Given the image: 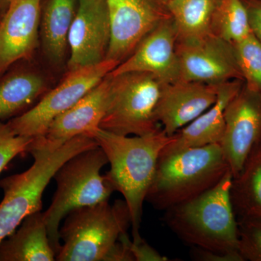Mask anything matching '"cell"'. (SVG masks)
Segmentation results:
<instances>
[{
	"mask_svg": "<svg viewBox=\"0 0 261 261\" xmlns=\"http://www.w3.org/2000/svg\"><path fill=\"white\" fill-rule=\"evenodd\" d=\"M93 137L107 156L111 169L106 177L124 197L130 216L133 241L140 240L142 210L163 149L174 140L163 128L144 136L119 135L96 128Z\"/></svg>",
	"mask_w": 261,
	"mask_h": 261,
	"instance_id": "obj_1",
	"label": "cell"
},
{
	"mask_svg": "<svg viewBox=\"0 0 261 261\" xmlns=\"http://www.w3.org/2000/svg\"><path fill=\"white\" fill-rule=\"evenodd\" d=\"M125 200H108L70 211L60 228L63 240L58 261H133L119 240L130 226Z\"/></svg>",
	"mask_w": 261,
	"mask_h": 261,
	"instance_id": "obj_2",
	"label": "cell"
},
{
	"mask_svg": "<svg viewBox=\"0 0 261 261\" xmlns=\"http://www.w3.org/2000/svg\"><path fill=\"white\" fill-rule=\"evenodd\" d=\"M228 171L216 186L195 198L165 211L164 221L180 240L211 251L238 250V223L230 197Z\"/></svg>",
	"mask_w": 261,
	"mask_h": 261,
	"instance_id": "obj_3",
	"label": "cell"
},
{
	"mask_svg": "<svg viewBox=\"0 0 261 261\" xmlns=\"http://www.w3.org/2000/svg\"><path fill=\"white\" fill-rule=\"evenodd\" d=\"M229 170L220 144L161 153L145 201L168 210L211 190Z\"/></svg>",
	"mask_w": 261,
	"mask_h": 261,
	"instance_id": "obj_4",
	"label": "cell"
},
{
	"mask_svg": "<svg viewBox=\"0 0 261 261\" xmlns=\"http://www.w3.org/2000/svg\"><path fill=\"white\" fill-rule=\"evenodd\" d=\"M88 135L77 136L56 149L31 148L34 161L27 171L0 181L4 197L0 202V243L29 215L42 210V196L60 167L70 158L97 146Z\"/></svg>",
	"mask_w": 261,
	"mask_h": 261,
	"instance_id": "obj_5",
	"label": "cell"
},
{
	"mask_svg": "<svg viewBox=\"0 0 261 261\" xmlns=\"http://www.w3.org/2000/svg\"><path fill=\"white\" fill-rule=\"evenodd\" d=\"M108 163L99 145L65 161L55 174L57 190L44 213L48 235L57 254L61 250L60 225L70 211L109 200L114 190L101 170Z\"/></svg>",
	"mask_w": 261,
	"mask_h": 261,
	"instance_id": "obj_6",
	"label": "cell"
},
{
	"mask_svg": "<svg viewBox=\"0 0 261 261\" xmlns=\"http://www.w3.org/2000/svg\"><path fill=\"white\" fill-rule=\"evenodd\" d=\"M110 75L111 101L99 128L124 136H144L162 128L157 112L166 83L146 72Z\"/></svg>",
	"mask_w": 261,
	"mask_h": 261,
	"instance_id": "obj_7",
	"label": "cell"
},
{
	"mask_svg": "<svg viewBox=\"0 0 261 261\" xmlns=\"http://www.w3.org/2000/svg\"><path fill=\"white\" fill-rule=\"evenodd\" d=\"M117 65L116 62L105 60L97 65L70 70L61 83L48 90L35 106L10 119L8 126L17 135L42 137L55 118L74 106Z\"/></svg>",
	"mask_w": 261,
	"mask_h": 261,
	"instance_id": "obj_8",
	"label": "cell"
},
{
	"mask_svg": "<svg viewBox=\"0 0 261 261\" xmlns=\"http://www.w3.org/2000/svg\"><path fill=\"white\" fill-rule=\"evenodd\" d=\"M111 39L106 60L124 61L160 23L171 18L161 0H106Z\"/></svg>",
	"mask_w": 261,
	"mask_h": 261,
	"instance_id": "obj_9",
	"label": "cell"
},
{
	"mask_svg": "<svg viewBox=\"0 0 261 261\" xmlns=\"http://www.w3.org/2000/svg\"><path fill=\"white\" fill-rule=\"evenodd\" d=\"M179 80L219 84L243 81L234 48L214 34L176 42Z\"/></svg>",
	"mask_w": 261,
	"mask_h": 261,
	"instance_id": "obj_10",
	"label": "cell"
},
{
	"mask_svg": "<svg viewBox=\"0 0 261 261\" xmlns=\"http://www.w3.org/2000/svg\"><path fill=\"white\" fill-rule=\"evenodd\" d=\"M224 119L221 145L234 177L261 141V92L252 90L244 84L226 106Z\"/></svg>",
	"mask_w": 261,
	"mask_h": 261,
	"instance_id": "obj_11",
	"label": "cell"
},
{
	"mask_svg": "<svg viewBox=\"0 0 261 261\" xmlns=\"http://www.w3.org/2000/svg\"><path fill=\"white\" fill-rule=\"evenodd\" d=\"M111 39L106 0H80L68 34V71L102 63Z\"/></svg>",
	"mask_w": 261,
	"mask_h": 261,
	"instance_id": "obj_12",
	"label": "cell"
},
{
	"mask_svg": "<svg viewBox=\"0 0 261 261\" xmlns=\"http://www.w3.org/2000/svg\"><path fill=\"white\" fill-rule=\"evenodd\" d=\"M111 95V75H106L74 106L53 120L47 132L34 138L31 148L56 149L77 136L87 135L99 124L107 112Z\"/></svg>",
	"mask_w": 261,
	"mask_h": 261,
	"instance_id": "obj_13",
	"label": "cell"
},
{
	"mask_svg": "<svg viewBox=\"0 0 261 261\" xmlns=\"http://www.w3.org/2000/svg\"><path fill=\"white\" fill-rule=\"evenodd\" d=\"M43 0H10L0 19V78L15 63L29 61L40 39Z\"/></svg>",
	"mask_w": 261,
	"mask_h": 261,
	"instance_id": "obj_14",
	"label": "cell"
},
{
	"mask_svg": "<svg viewBox=\"0 0 261 261\" xmlns=\"http://www.w3.org/2000/svg\"><path fill=\"white\" fill-rule=\"evenodd\" d=\"M176 42L177 31L171 17L149 33L132 54L110 73L116 75L128 72H146L166 84L176 82L179 80Z\"/></svg>",
	"mask_w": 261,
	"mask_h": 261,
	"instance_id": "obj_15",
	"label": "cell"
},
{
	"mask_svg": "<svg viewBox=\"0 0 261 261\" xmlns=\"http://www.w3.org/2000/svg\"><path fill=\"white\" fill-rule=\"evenodd\" d=\"M219 84L178 80L166 84L158 108V120L172 136L214 106Z\"/></svg>",
	"mask_w": 261,
	"mask_h": 261,
	"instance_id": "obj_16",
	"label": "cell"
},
{
	"mask_svg": "<svg viewBox=\"0 0 261 261\" xmlns=\"http://www.w3.org/2000/svg\"><path fill=\"white\" fill-rule=\"evenodd\" d=\"M243 81L232 80L220 85L214 106L175 134L172 142L161 153L220 144L225 130L224 111L230 101L243 87Z\"/></svg>",
	"mask_w": 261,
	"mask_h": 261,
	"instance_id": "obj_17",
	"label": "cell"
},
{
	"mask_svg": "<svg viewBox=\"0 0 261 261\" xmlns=\"http://www.w3.org/2000/svg\"><path fill=\"white\" fill-rule=\"evenodd\" d=\"M44 213L29 215L0 243V261H54Z\"/></svg>",
	"mask_w": 261,
	"mask_h": 261,
	"instance_id": "obj_18",
	"label": "cell"
},
{
	"mask_svg": "<svg viewBox=\"0 0 261 261\" xmlns=\"http://www.w3.org/2000/svg\"><path fill=\"white\" fill-rule=\"evenodd\" d=\"M48 89L44 75L27 67L9 70L0 78V121L30 110Z\"/></svg>",
	"mask_w": 261,
	"mask_h": 261,
	"instance_id": "obj_19",
	"label": "cell"
},
{
	"mask_svg": "<svg viewBox=\"0 0 261 261\" xmlns=\"http://www.w3.org/2000/svg\"><path fill=\"white\" fill-rule=\"evenodd\" d=\"M80 0H43L40 38L48 59L60 63L68 49L70 27L78 10Z\"/></svg>",
	"mask_w": 261,
	"mask_h": 261,
	"instance_id": "obj_20",
	"label": "cell"
},
{
	"mask_svg": "<svg viewBox=\"0 0 261 261\" xmlns=\"http://www.w3.org/2000/svg\"><path fill=\"white\" fill-rule=\"evenodd\" d=\"M230 197L237 219L261 220V141L233 177Z\"/></svg>",
	"mask_w": 261,
	"mask_h": 261,
	"instance_id": "obj_21",
	"label": "cell"
},
{
	"mask_svg": "<svg viewBox=\"0 0 261 261\" xmlns=\"http://www.w3.org/2000/svg\"><path fill=\"white\" fill-rule=\"evenodd\" d=\"M219 0H171L166 3L177 31V42L194 40L212 33Z\"/></svg>",
	"mask_w": 261,
	"mask_h": 261,
	"instance_id": "obj_22",
	"label": "cell"
},
{
	"mask_svg": "<svg viewBox=\"0 0 261 261\" xmlns=\"http://www.w3.org/2000/svg\"><path fill=\"white\" fill-rule=\"evenodd\" d=\"M212 33L231 44L251 34L243 0H219L213 20Z\"/></svg>",
	"mask_w": 261,
	"mask_h": 261,
	"instance_id": "obj_23",
	"label": "cell"
},
{
	"mask_svg": "<svg viewBox=\"0 0 261 261\" xmlns=\"http://www.w3.org/2000/svg\"><path fill=\"white\" fill-rule=\"evenodd\" d=\"M232 44L244 84L252 90L261 92V43L252 32Z\"/></svg>",
	"mask_w": 261,
	"mask_h": 261,
	"instance_id": "obj_24",
	"label": "cell"
},
{
	"mask_svg": "<svg viewBox=\"0 0 261 261\" xmlns=\"http://www.w3.org/2000/svg\"><path fill=\"white\" fill-rule=\"evenodd\" d=\"M238 250L244 261H261V220L238 219Z\"/></svg>",
	"mask_w": 261,
	"mask_h": 261,
	"instance_id": "obj_25",
	"label": "cell"
},
{
	"mask_svg": "<svg viewBox=\"0 0 261 261\" xmlns=\"http://www.w3.org/2000/svg\"><path fill=\"white\" fill-rule=\"evenodd\" d=\"M34 138L15 135L8 123L0 121V173L18 154L28 152Z\"/></svg>",
	"mask_w": 261,
	"mask_h": 261,
	"instance_id": "obj_26",
	"label": "cell"
},
{
	"mask_svg": "<svg viewBox=\"0 0 261 261\" xmlns=\"http://www.w3.org/2000/svg\"><path fill=\"white\" fill-rule=\"evenodd\" d=\"M121 238L125 242L133 257L134 261H168L169 258L160 254L152 248L143 239L130 240L127 232L121 234Z\"/></svg>",
	"mask_w": 261,
	"mask_h": 261,
	"instance_id": "obj_27",
	"label": "cell"
},
{
	"mask_svg": "<svg viewBox=\"0 0 261 261\" xmlns=\"http://www.w3.org/2000/svg\"><path fill=\"white\" fill-rule=\"evenodd\" d=\"M192 257L198 261H244L240 252H215L192 247Z\"/></svg>",
	"mask_w": 261,
	"mask_h": 261,
	"instance_id": "obj_28",
	"label": "cell"
},
{
	"mask_svg": "<svg viewBox=\"0 0 261 261\" xmlns=\"http://www.w3.org/2000/svg\"><path fill=\"white\" fill-rule=\"evenodd\" d=\"M248 13L250 28L261 43V0H243Z\"/></svg>",
	"mask_w": 261,
	"mask_h": 261,
	"instance_id": "obj_29",
	"label": "cell"
},
{
	"mask_svg": "<svg viewBox=\"0 0 261 261\" xmlns=\"http://www.w3.org/2000/svg\"><path fill=\"white\" fill-rule=\"evenodd\" d=\"M9 3L10 0H0V19L4 15L8 9Z\"/></svg>",
	"mask_w": 261,
	"mask_h": 261,
	"instance_id": "obj_30",
	"label": "cell"
},
{
	"mask_svg": "<svg viewBox=\"0 0 261 261\" xmlns=\"http://www.w3.org/2000/svg\"><path fill=\"white\" fill-rule=\"evenodd\" d=\"M161 1L163 2L164 3H167L168 2L171 1V0H161Z\"/></svg>",
	"mask_w": 261,
	"mask_h": 261,
	"instance_id": "obj_31",
	"label": "cell"
}]
</instances>
